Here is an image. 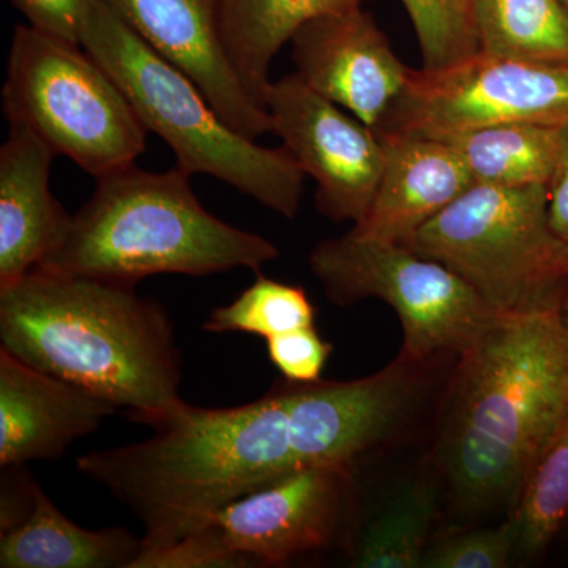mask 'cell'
I'll return each mask as SVG.
<instances>
[{"label": "cell", "mask_w": 568, "mask_h": 568, "mask_svg": "<svg viewBox=\"0 0 568 568\" xmlns=\"http://www.w3.org/2000/svg\"><path fill=\"white\" fill-rule=\"evenodd\" d=\"M271 133L316 182V207L335 223H358L383 174L377 130L313 91L297 73L272 81L265 93Z\"/></svg>", "instance_id": "obj_10"}, {"label": "cell", "mask_w": 568, "mask_h": 568, "mask_svg": "<svg viewBox=\"0 0 568 568\" xmlns=\"http://www.w3.org/2000/svg\"><path fill=\"white\" fill-rule=\"evenodd\" d=\"M32 28L80 44V32L95 0H11Z\"/></svg>", "instance_id": "obj_28"}, {"label": "cell", "mask_w": 568, "mask_h": 568, "mask_svg": "<svg viewBox=\"0 0 568 568\" xmlns=\"http://www.w3.org/2000/svg\"><path fill=\"white\" fill-rule=\"evenodd\" d=\"M291 44L295 73L372 129L381 125L409 80V67L396 58L386 33L362 7L306 22Z\"/></svg>", "instance_id": "obj_12"}, {"label": "cell", "mask_w": 568, "mask_h": 568, "mask_svg": "<svg viewBox=\"0 0 568 568\" xmlns=\"http://www.w3.org/2000/svg\"><path fill=\"white\" fill-rule=\"evenodd\" d=\"M2 108L10 126L95 179L132 166L145 151L148 129L114 78L81 44L31 24L14 29Z\"/></svg>", "instance_id": "obj_7"}, {"label": "cell", "mask_w": 568, "mask_h": 568, "mask_svg": "<svg viewBox=\"0 0 568 568\" xmlns=\"http://www.w3.org/2000/svg\"><path fill=\"white\" fill-rule=\"evenodd\" d=\"M55 156L21 126H10L0 148V287L40 267L69 233L73 215L51 192Z\"/></svg>", "instance_id": "obj_16"}, {"label": "cell", "mask_w": 568, "mask_h": 568, "mask_svg": "<svg viewBox=\"0 0 568 568\" xmlns=\"http://www.w3.org/2000/svg\"><path fill=\"white\" fill-rule=\"evenodd\" d=\"M365 0H222V39L231 65L265 110L272 61L306 22L362 7Z\"/></svg>", "instance_id": "obj_18"}, {"label": "cell", "mask_w": 568, "mask_h": 568, "mask_svg": "<svg viewBox=\"0 0 568 568\" xmlns=\"http://www.w3.org/2000/svg\"><path fill=\"white\" fill-rule=\"evenodd\" d=\"M517 552L510 519L495 529L469 530L448 536L426 548L425 568H504Z\"/></svg>", "instance_id": "obj_25"}, {"label": "cell", "mask_w": 568, "mask_h": 568, "mask_svg": "<svg viewBox=\"0 0 568 568\" xmlns=\"http://www.w3.org/2000/svg\"><path fill=\"white\" fill-rule=\"evenodd\" d=\"M268 361L291 383L321 381L334 346L324 342L313 327L297 328L265 339Z\"/></svg>", "instance_id": "obj_27"}, {"label": "cell", "mask_w": 568, "mask_h": 568, "mask_svg": "<svg viewBox=\"0 0 568 568\" xmlns=\"http://www.w3.org/2000/svg\"><path fill=\"white\" fill-rule=\"evenodd\" d=\"M448 3H450L452 7H454V10L457 11L459 17L463 18V20L466 21V24L469 26V0H448ZM473 32V31H470ZM474 37V36H473Z\"/></svg>", "instance_id": "obj_30"}, {"label": "cell", "mask_w": 568, "mask_h": 568, "mask_svg": "<svg viewBox=\"0 0 568 568\" xmlns=\"http://www.w3.org/2000/svg\"><path fill=\"white\" fill-rule=\"evenodd\" d=\"M256 564L234 551L209 528H197L173 544L142 548L132 568H250Z\"/></svg>", "instance_id": "obj_26"}, {"label": "cell", "mask_w": 568, "mask_h": 568, "mask_svg": "<svg viewBox=\"0 0 568 568\" xmlns=\"http://www.w3.org/2000/svg\"><path fill=\"white\" fill-rule=\"evenodd\" d=\"M0 343L14 357L148 425L183 399L174 325L136 286L33 268L0 287Z\"/></svg>", "instance_id": "obj_2"}, {"label": "cell", "mask_w": 568, "mask_h": 568, "mask_svg": "<svg viewBox=\"0 0 568 568\" xmlns=\"http://www.w3.org/2000/svg\"><path fill=\"white\" fill-rule=\"evenodd\" d=\"M190 179L178 164L164 173L132 164L97 179L91 200L71 216L67 237L40 267L136 286L152 275L260 272L280 256L263 235L209 212Z\"/></svg>", "instance_id": "obj_4"}, {"label": "cell", "mask_w": 568, "mask_h": 568, "mask_svg": "<svg viewBox=\"0 0 568 568\" xmlns=\"http://www.w3.org/2000/svg\"><path fill=\"white\" fill-rule=\"evenodd\" d=\"M118 407L0 347V466L58 459Z\"/></svg>", "instance_id": "obj_14"}, {"label": "cell", "mask_w": 568, "mask_h": 568, "mask_svg": "<svg viewBox=\"0 0 568 568\" xmlns=\"http://www.w3.org/2000/svg\"><path fill=\"white\" fill-rule=\"evenodd\" d=\"M568 413L562 312L503 316L462 354L443 458L458 496L491 506L519 488Z\"/></svg>", "instance_id": "obj_3"}, {"label": "cell", "mask_w": 568, "mask_h": 568, "mask_svg": "<svg viewBox=\"0 0 568 568\" xmlns=\"http://www.w3.org/2000/svg\"><path fill=\"white\" fill-rule=\"evenodd\" d=\"M564 315H568V291H567L566 304H564Z\"/></svg>", "instance_id": "obj_32"}, {"label": "cell", "mask_w": 568, "mask_h": 568, "mask_svg": "<svg viewBox=\"0 0 568 568\" xmlns=\"http://www.w3.org/2000/svg\"><path fill=\"white\" fill-rule=\"evenodd\" d=\"M548 216L552 231L568 244V122L559 125L558 159L548 182Z\"/></svg>", "instance_id": "obj_29"}, {"label": "cell", "mask_w": 568, "mask_h": 568, "mask_svg": "<svg viewBox=\"0 0 568 568\" xmlns=\"http://www.w3.org/2000/svg\"><path fill=\"white\" fill-rule=\"evenodd\" d=\"M436 508V489L426 481H410L396 489L355 536L351 566L422 567Z\"/></svg>", "instance_id": "obj_21"}, {"label": "cell", "mask_w": 568, "mask_h": 568, "mask_svg": "<svg viewBox=\"0 0 568 568\" xmlns=\"http://www.w3.org/2000/svg\"><path fill=\"white\" fill-rule=\"evenodd\" d=\"M153 51L196 82L235 132L257 140L271 118L231 65L222 39V0H103Z\"/></svg>", "instance_id": "obj_13"}, {"label": "cell", "mask_w": 568, "mask_h": 568, "mask_svg": "<svg viewBox=\"0 0 568 568\" xmlns=\"http://www.w3.org/2000/svg\"><path fill=\"white\" fill-rule=\"evenodd\" d=\"M402 245L462 276L499 315L564 313L568 244L549 224L548 185H473Z\"/></svg>", "instance_id": "obj_6"}, {"label": "cell", "mask_w": 568, "mask_h": 568, "mask_svg": "<svg viewBox=\"0 0 568 568\" xmlns=\"http://www.w3.org/2000/svg\"><path fill=\"white\" fill-rule=\"evenodd\" d=\"M564 325H566V335H567V343H568V315H564Z\"/></svg>", "instance_id": "obj_31"}, {"label": "cell", "mask_w": 568, "mask_h": 568, "mask_svg": "<svg viewBox=\"0 0 568 568\" xmlns=\"http://www.w3.org/2000/svg\"><path fill=\"white\" fill-rule=\"evenodd\" d=\"M413 364L364 379L276 384L256 402H183L148 426L152 436L78 458V470L144 526L142 548L173 544L213 511L310 467L353 469L394 432L416 398Z\"/></svg>", "instance_id": "obj_1"}, {"label": "cell", "mask_w": 568, "mask_h": 568, "mask_svg": "<svg viewBox=\"0 0 568 568\" xmlns=\"http://www.w3.org/2000/svg\"><path fill=\"white\" fill-rule=\"evenodd\" d=\"M568 519V413L523 480L510 521L517 552L534 558Z\"/></svg>", "instance_id": "obj_22"}, {"label": "cell", "mask_w": 568, "mask_h": 568, "mask_svg": "<svg viewBox=\"0 0 568 568\" xmlns=\"http://www.w3.org/2000/svg\"><path fill=\"white\" fill-rule=\"evenodd\" d=\"M80 44L121 85L148 132L173 149L179 168L212 175L284 219L297 215L306 174L290 152L235 132L196 82L153 51L103 0L89 11Z\"/></svg>", "instance_id": "obj_5"}, {"label": "cell", "mask_w": 568, "mask_h": 568, "mask_svg": "<svg viewBox=\"0 0 568 568\" xmlns=\"http://www.w3.org/2000/svg\"><path fill=\"white\" fill-rule=\"evenodd\" d=\"M568 122V65L476 52L439 70H413L375 130L437 138L504 123Z\"/></svg>", "instance_id": "obj_9"}, {"label": "cell", "mask_w": 568, "mask_h": 568, "mask_svg": "<svg viewBox=\"0 0 568 568\" xmlns=\"http://www.w3.org/2000/svg\"><path fill=\"white\" fill-rule=\"evenodd\" d=\"M142 538L125 528H81L37 487L28 517L0 532L2 568H132Z\"/></svg>", "instance_id": "obj_17"}, {"label": "cell", "mask_w": 568, "mask_h": 568, "mask_svg": "<svg viewBox=\"0 0 568 568\" xmlns=\"http://www.w3.org/2000/svg\"><path fill=\"white\" fill-rule=\"evenodd\" d=\"M413 21L422 52V69L439 70L476 54L466 21L448 0H402Z\"/></svg>", "instance_id": "obj_24"}, {"label": "cell", "mask_w": 568, "mask_h": 568, "mask_svg": "<svg viewBox=\"0 0 568 568\" xmlns=\"http://www.w3.org/2000/svg\"><path fill=\"white\" fill-rule=\"evenodd\" d=\"M478 52L568 65V10L562 0H469Z\"/></svg>", "instance_id": "obj_20"}, {"label": "cell", "mask_w": 568, "mask_h": 568, "mask_svg": "<svg viewBox=\"0 0 568 568\" xmlns=\"http://www.w3.org/2000/svg\"><path fill=\"white\" fill-rule=\"evenodd\" d=\"M315 325V306L301 286L257 274L230 305L219 306L203 324L211 334L272 336Z\"/></svg>", "instance_id": "obj_23"}, {"label": "cell", "mask_w": 568, "mask_h": 568, "mask_svg": "<svg viewBox=\"0 0 568 568\" xmlns=\"http://www.w3.org/2000/svg\"><path fill=\"white\" fill-rule=\"evenodd\" d=\"M436 140L458 153L476 185H548L558 159L559 125L504 123Z\"/></svg>", "instance_id": "obj_19"}, {"label": "cell", "mask_w": 568, "mask_h": 568, "mask_svg": "<svg viewBox=\"0 0 568 568\" xmlns=\"http://www.w3.org/2000/svg\"><path fill=\"white\" fill-rule=\"evenodd\" d=\"M310 267L332 304L379 298L395 310L405 343L403 361L462 355L503 317L446 265L402 244L347 233L310 254Z\"/></svg>", "instance_id": "obj_8"}, {"label": "cell", "mask_w": 568, "mask_h": 568, "mask_svg": "<svg viewBox=\"0 0 568 568\" xmlns=\"http://www.w3.org/2000/svg\"><path fill=\"white\" fill-rule=\"evenodd\" d=\"M349 477L345 467L298 470L219 508L197 528L212 529L256 567L284 566L335 540Z\"/></svg>", "instance_id": "obj_11"}, {"label": "cell", "mask_w": 568, "mask_h": 568, "mask_svg": "<svg viewBox=\"0 0 568 568\" xmlns=\"http://www.w3.org/2000/svg\"><path fill=\"white\" fill-rule=\"evenodd\" d=\"M564 6H566V9L568 10V0H562Z\"/></svg>", "instance_id": "obj_33"}, {"label": "cell", "mask_w": 568, "mask_h": 568, "mask_svg": "<svg viewBox=\"0 0 568 568\" xmlns=\"http://www.w3.org/2000/svg\"><path fill=\"white\" fill-rule=\"evenodd\" d=\"M377 133L386 152L383 174L368 212L351 233L405 244L476 183L447 142L417 134Z\"/></svg>", "instance_id": "obj_15"}]
</instances>
